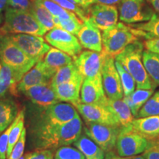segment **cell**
Wrapping results in <instances>:
<instances>
[{
    "mask_svg": "<svg viewBox=\"0 0 159 159\" xmlns=\"http://www.w3.org/2000/svg\"><path fill=\"white\" fill-rule=\"evenodd\" d=\"M8 6V0H0V13L6 10Z\"/></svg>",
    "mask_w": 159,
    "mask_h": 159,
    "instance_id": "obj_48",
    "label": "cell"
},
{
    "mask_svg": "<svg viewBox=\"0 0 159 159\" xmlns=\"http://www.w3.org/2000/svg\"><path fill=\"white\" fill-rule=\"evenodd\" d=\"M45 40L49 44L66 53L73 59L82 52L83 47L75 35L60 27H55L45 34Z\"/></svg>",
    "mask_w": 159,
    "mask_h": 159,
    "instance_id": "obj_10",
    "label": "cell"
},
{
    "mask_svg": "<svg viewBox=\"0 0 159 159\" xmlns=\"http://www.w3.org/2000/svg\"><path fill=\"white\" fill-rule=\"evenodd\" d=\"M147 1L156 12L157 14L159 15V0H147Z\"/></svg>",
    "mask_w": 159,
    "mask_h": 159,
    "instance_id": "obj_46",
    "label": "cell"
},
{
    "mask_svg": "<svg viewBox=\"0 0 159 159\" xmlns=\"http://www.w3.org/2000/svg\"><path fill=\"white\" fill-rule=\"evenodd\" d=\"M80 43L83 48L101 52L102 51V39L100 30L86 19L77 34Z\"/></svg>",
    "mask_w": 159,
    "mask_h": 159,
    "instance_id": "obj_18",
    "label": "cell"
},
{
    "mask_svg": "<svg viewBox=\"0 0 159 159\" xmlns=\"http://www.w3.org/2000/svg\"><path fill=\"white\" fill-rule=\"evenodd\" d=\"M0 61L12 69L17 83L38 62L16 45L8 34L2 33H0Z\"/></svg>",
    "mask_w": 159,
    "mask_h": 159,
    "instance_id": "obj_4",
    "label": "cell"
},
{
    "mask_svg": "<svg viewBox=\"0 0 159 159\" xmlns=\"http://www.w3.org/2000/svg\"><path fill=\"white\" fill-rule=\"evenodd\" d=\"M37 1L39 2L43 7L48 10V11L54 18H57L59 19H67L76 16L75 13L63 8L58 4L54 2L51 0H37Z\"/></svg>",
    "mask_w": 159,
    "mask_h": 159,
    "instance_id": "obj_33",
    "label": "cell"
},
{
    "mask_svg": "<svg viewBox=\"0 0 159 159\" xmlns=\"http://www.w3.org/2000/svg\"><path fill=\"white\" fill-rule=\"evenodd\" d=\"M106 106L116 116L120 127L128 126L134 120V117L132 112L123 99H113L108 98Z\"/></svg>",
    "mask_w": 159,
    "mask_h": 159,
    "instance_id": "obj_24",
    "label": "cell"
},
{
    "mask_svg": "<svg viewBox=\"0 0 159 159\" xmlns=\"http://www.w3.org/2000/svg\"><path fill=\"white\" fill-rule=\"evenodd\" d=\"M115 65H116V69L118 71L119 77H120L124 96H128L135 91V88L136 87V82L133 77L123 68L122 66L118 61H115Z\"/></svg>",
    "mask_w": 159,
    "mask_h": 159,
    "instance_id": "obj_34",
    "label": "cell"
},
{
    "mask_svg": "<svg viewBox=\"0 0 159 159\" xmlns=\"http://www.w3.org/2000/svg\"><path fill=\"white\" fill-rule=\"evenodd\" d=\"M143 63L149 76L157 85H159V53L149 50L143 52Z\"/></svg>",
    "mask_w": 159,
    "mask_h": 159,
    "instance_id": "obj_31",
    "label": "cell"
},
{
    "mask_svg": "<svg viewBox=\"0 0 159 159\" xmlns=\"http://www.w3.org/2000/svg\"><path fill=\"white\" fill-rule=\"evenodd\" d=\"M54 153L52 150L43 149L26 154V159H53Z\"/></svg>",
    "mask_w": 159,
    "mask_h": 159,
    "instance_id": "obj_41",
    "label": "cell"
},
{
    "mask_svg": "<svg viewBox=\"0 0 159 159\" xmlns=\"http://www.w3.org/2000/svg\"><path fill=\"white\" fill-rule=\"evenodd\" d=\"M7 7L30 11L32 1L31 0H8V6Z\"/></svg>",
    "mask_w": 159,
    "mask_h": 159,
    "instance_id": "obj_43",
    "label": "cell"
},
{
    "mask_svg": "<svg viewBox=\"0 0 159 159\" xmlns=\"http://www.w3.org/2000/svg\"><path fill=\"white\" fill-rule=\"evenodd\" d=\"M131 125L150 142L159 141V115L134 119Z\"/></svg>",
    "mask_w": 159,
    "mask_h": 159,
    "instance_id": "obj_21",
    "label": "cell"
},
{
    "mask_svg": "<svg viewBox=\"0 0 159 159\" xmlns=\"http://www.w3.org/2000/svg\"><path fill=\"white\" fill-rule=\"evenodd\" d=\"M102 52L114 57L139 38L133 33L132 28L123 22L102 31Z\"/></svg>",
    "mask_w": 159,
    "mask_h": 159,
    "instance_id": "obj_6",
    "label": "cell"
},
{
    "mask_svg": "<svg viewBox=\"0 0 159 159\" xmlns=\"http://www.w3.org/2000/svg\"><path fill=\"white\" fill-rule=\"evenodd\" d=\"M54 21L56 27H60L75 35H77L83 23L82 20L77 15L67 19H59L54 18Z\"/></svg>",
    "mask_w": 159,
    "mask_h": 159,
    "instance_id": "obj_35",
    "label": "cell"
},
{
    "mask_svg": "<svg viewBox=\"0 0 159 159\" xmlns=\"http://www.w3.org/2000/svg\"><path fill=\"white\" fill-rule=\"evenodd\" d=\"M101 74L103 88L108 98L113 99H122L124 93L120 77L115 65L114 57L105 55Z\"/></svg>",
    "mask_w": 159,
    "mask_h": 159,
    "instance_id": "obj_11",
    "label": "cell"
},
{
    "mask_svg": "<svg viewBox=\"0 0 159 159\" xmlns=\"http://www.w3.org/2000/svg\"><path fill=\"white\" fill-rule=\"evenodd\" d=\"M159 115V91H156L143 105L136 118Z\"/></svg>",
    "mask_w": 159,
    "mask_h": 159,
    "instance_id": "obj_36",
    "label": "cell"
},
{
    "mask_svg": "<svg viewBox=\"0 0 159 159\" xmlns=\"http://www.w3.org/2000/svg\"><path fill=\"white\" fill-rule=\"evenodd\" d=\"M55 74L46 66L42 60H40L17 83L18 92L24 93L35 85L51 83Z\"/></svg>",
    "mask_w": 159,
    "mask_h": 159,
    "instance_id": "obj_17",
    "label": "cell"
},
{
    "mask_svg": "<svg viewBox=\"0 0 159 159\" xmlns=\"http://www.w3.org/2000/svg\"><path fill=\"white\" fill-rule=\"evenodd\" d=\"M53 159H85L77 148L70 146L61 147L57 149Z\"/></svg>",
    "mask_w": 159,
    "mask_h": 159,
    "instance_id": "obj_37",
    "label": "cell"
},
{
    "mask_svg": "<svg viewBox=\"0 0 159 159\" xmlns=\"http://www.w3.org/2000/svg\"><path fill=\"white\" fill-rule=\"evenodd\" d=\"M72 105L87 123H96L120 127L116 116L109 111L106 105L85 104L80 101Z\"/></svg>",
    "mask_w": 159,
    "mask_h": 159,
    "instance_id": "obj_12",
    "label": "cell"
},
{
    "mask_svg": "<svg viewBox=\"0 0 159 159\" xmlns=\"http://www.w3.org/2000/svg\"><path fill=\"white\" fill-rule=\"evenodd\" d=\"M105 54L102 52L85 50L74 58L79 72L85 78H94L101 75Z\"/></svg>",
    "mask_w": 159,
    "mask_h": 159,
    "instance_id": "obj_14",
    "label": "cell"
},
{
    "mask_svg": "<svg viewBox=\"0 0 159 159\" xmlns=\"http://www.w3.org/2000/svg\"><path fill=\"white\" fill-rule=\"evenodd\" d=\"M11 41L28 56L39 61L50 47L41 36L30 34H8Z\"/></svg>",
    "mask_w": 159,
    "mask_h": 159,
    "instance_id": "obj_13",
    "label": "cell"
},
{
    "mask_svg": "<svg viewBox=\"0 0 159 159\" xmlns=\"http://www.w3.org/2000/svg\"><path fill=\"white\" fill-rule=\"evenodd\" d=\"M71 1L72 2L77 4V5L81 6V7H83V5H84L85 0H71Z\"/></svg>",
    "mask_w": 159,
    "mask_h": 159,
    "instance_id": "obj_49",
    "label": "cell"
},
{
    "mask_svg": "<svg viewBox=\"0 0 159 159\" xmlns=\"http://www.w3.org/2000/svg\"><path fill=\"white\" fill-rule=\"evenodd\" d=\"M11 130V125L0 136V159L7 158V146H8V139Z\"/></svg>",
    "mask_w": 159,
    "mask_h": 159,
    "instance_id": "obj_40",
    "label": "cell"
},
{
    "mask_svg": "<svg viewBox=\"0 0 159 159\" xmlns=\"http://www.w3.org/2000/svg\"><path fill=\"white\" fill-rule=\"evenodd\" d=\"M3 21V16L2 15V13H0V25H1V24L2 23Z\"/></svg>",
    "mask_w": 159,
    "mask_h": 159,
    "instance_id": "obj_51",
    "label": "cell"
},
{
    "mask_svg": "<svg viewBox=\"0 0 159 159\" xmlns=\"http://www.w3.org/2000/svg\"><path fill=\"white\" fill-rule=\"evenodd\" d=\"M118 11L119 20L128 25L149 21L155 13L147 0H122Z\"/></svg>",
    "mask_w": 159,
    "mask_h": 159,
    "instance_id": "obj_8",
    "label": "cell"
},
{
    "mask_svg": "<svg viewBox=\"0 0 159 159\" xmlns=\"http://www.w3.org/2000/svg\"><path fill=\"white\" fill-rule=\"evenodd\" d=\"M85 159H104L105 152L86 135L80 136L72 144Z\"/></svg>",
    "mask_w": 159,
    "mask_h": 159,
    "instance_id": "obj_23",
    "label": "cell"
},
{
    "mask_svg": "<svg viewBox=\"0 0 159 159\" xmlns=\"http://www.w3.org/2000/svg\"><path fill=\"white\" fill-rule=\"evenodd\" d=\"M51 1L58 4L63 8L75 13L83 21L88 19V14H87L86 10L83 8L81 6L72 2L71 0H51Z\"/></svg>",
    "mask_w": 159,
    "mask_h": 159,
    "instance_id": "obj_38",
    "label": "cell"
},
{
    "mask_svg": "<svg viewBox=\"0 0 159 159\" xmlns=\"http://www.w3.org/2000/svg\"><path fill=\"white\" fill-rule=\"evenodd\" d=\"M144 48V43L138 40L117 55L115 61H118L133 77L137 89H154L153 81L149 76L143 63Z\"/></svg>",
    "mask_w": 159,
    "mask_h": 159,
    "instance_id": "obj_2",
    "label": "cell"
},
{
    "mask_svg": "<svg viewBox=\"0 0 159 159\" xmlns=\"http://www.w3.org/2000/svg\"><path fill=\"white\" fill-rule=\"evenodd\" d=\"M80 102L85 104L106 105L108 97L103 88L102 75L94 78H85L80 90Z\"/></svg>",
    "mask_w": 159,
    "mask_h": 159,
    "instance_id": "obj_16",
    "label": "cell"
},
{
    "mask_svg": "<svg viewBox=\"0 0 159 159\" xmlns=\"http://www.w3.org/2000/svg\"><path fill=\"white\" fill-rule=\"evenodd\" d=\"M104 159H126V157H122L119 155L117 156L113 151H111V152H107Z\"/></svg>",
    "mask_w": 159,
    "mask_h": 159,
    "instance_id": "obj_47",
    "label": "cell"
},
{
    "mask_svg": "<svg viewBox=\"0 0 159 159\" xmlns=\"http://www.w3.org/2000/svg\"><path fill=\"white\" fill-rule=\"evenodd\" d=\"M83 80L84 77L79 74L70 80L53 87L57 100L59 102H68L71 104L80 102Z\"/></svg>",
    "mask_w": 159,
    "mask_h": 159,
    "instance_id": "obj_19",
    "label": "cell"
},
{
    "mask_svg": "<svg viewBox=\"0 0 159 159\" xmlns=\"http://www.w3.org/2000/svg\"><path fill=\"white\" fill-rule=\"evenodd\" d=\"M145 159H159V141L151 142L148 149L142 153Z\"/></svg>",
    "mask_w": 159,
    "mask_h": 159,
    "instance_id": "obj_42",
    "label": "cell"
},
{
    "mask_svg": "<svg viewBox=\"0 0 159 159\" xmlns=\"http://www.w3.org/2000/svg\"><path fill=\"white\" fill-rule=\"evenodd\" d=\"M77 115V109L71 103L58 102L45 108L36 106L31 111L30 130L63 125Z\"/></svg>",
    "mask_w": 159,
    "mask_h": 159,
    "instance_id": "obj_3",
    "label": "cell"
},
{
    "mask_svg": "<svg viewBox=\"0 0 159 159\" xmlns=\"http://www.w3.org/2000/svg\"><path fill=\"white\" fill-rule=\"evenodd\" d=\"M33 104L45 108L58 102L51 83L37 85L27 89L23 93Z\"/></svg>",
    "mask_w": 159,
    "mask_h": 159,
    "instance_id": "obj_20",
    "label": "cell"
},
{
    "mask_svg": "<svg viewBox=\"0 0 159 159\" xmlns=\"http://www.w3.org/2000/svg\"><path fill=\"white\" fill-rule=\"evenodd\" d=\"M79 74H80V73L79 72L78 69H77L76 65L73 61V62L65 66H63L62 68L59 69L56 71V73L52 78V86L53 88V87L56 86L61 83L67 82V81L74 78Z\"/></svg>",
    "mask_w": 159,
    "mask_h": 159,
    "instance_id": "obj_32",
    "label": "cell"
},
{
    "mask_svg": "<svg viewBox=\"0 0 159 159\" xmlns=\"http://www.w3.org/2000/svg\"><path fill=\"white\" fill-rule=\"evenodd\" d=\"M121 2H122V0H85L83 7L86 10L87 7L91 5H94V4L118 6Z\"/></svg>",
    "mask_w": 159,
    "mask_h": 159,
    "instance_id": "obj_44",
    "label": "cell"
},
{
    "mask_svg": "<svg viewBox=\"0 0 159 159\" xmlns=\"http://www.w3.org/2000/svg\"><path fill=\"white\" fill-rule=\"evenodd\" d=\"M72 57L56 48H51L46 53L42 61L49 70L56 73L59 69L73 62Z\"/></svg>",
    "mask_w": 159,
    "mask_h": 159,
    "instance_id": "obj_25",
    "label": "cell"
},
{
    "mask_svg": "<svg viewBox=\"0 0 159 159\" xmlns=\"http://www.w3.org/2000/svg\"><path fill=\"white\" fill-rule=\"evenodd\" d=\"M120 128L114 125L87 123L84 133L107 153L113 151L116 146Z\"/></svg>",
    "mask_w": 159,
    "mask_h": 159,
    "instance_id": "obj_9",
    "label": "cell"
},
{
    "mask_svg": "<svg viewBox=\"0 0 159 159\" xmlns=\"http://www.w3.org/2000/svg\"><path fill=\"white\" fill-rule=\"evenodd\" d=\"M144 47L147 50L159 53V39L146 40L144 42Z\"/></svg>",
    "mask_w": 159,
    "mask_h": 159,
    "instance_id": "obj_45",
    "label": "cell"
},
{
    "mask_svg": "<svg viewBox=\"0 0 159 159\" xmlns=\"http://www.w3.org/2000/svg\"><path fill=\"white\" fill-rule=\"evenodd\" d=\"M32 7L30 13L34 16L35 19L43 27L46 32H48L56 27L54 21V17L46 7L41 5L37 0H31Z\"/></svg>",
    "mask_w": 159,
    "mask_h": 159,
    "instance_id": "obj_28",
    "label": "cell"
},
{
    "mask_svg": "<svg viewBox=\"0 0 159 159\" xmlns=\"http://www.w3.org/2000/svg\"><path fill=\"white\" fill-rule=\"evenodd\" d=\"M26 139H27V130H26L25 128H24L21 136L18 140L16 144L14 145L11 155L7 159H19L22 156L24 151H25Z\"/></svg>",
    "mask_w": 159,
    "mask_h": 159,
    "instance_id": "obj_39",
    "label": "cell"
},
{
    "mask_svg": "<svg viewBox=\"0 0 159 159\" xmlns=\"http://www.w3.org/2000/svg\"><path fill=\"white\" fill-rule=\"evenodd\" d=\"M25 109L24 108L18 113L16 117L11 124V130L10 132L8 146L7 150V158L11 155L12 150L14 145L21 136V133L25 128Z\"/></svg>",
    "mask_w": 159,
    "mask_h": 159,
    "instance_id": "obj_30",
    "label": "cell"
},
{
    "mask_svg": "<svg viewBox=\"0 0 159 159\" xmlns=\"http://www.w3.org/2000/svg\"><path fill=\"white\" fill-rule=\"evenodd\" d=\"M126 159H145L143 156H139V155H136V156H129L126 157Z\"/></svg>",
    "mask_w": 159,
    "mask_h": 159,
    "instance_id": "obj_50",
    "label": "cell"
},
{
    "mask_svg": "<svg viewBox=\"0 0 159 159\" xmlns=\"http://www.w3.org/2000/svg\"><path fill=\"white\" fill-rule=\"evenodd\" d=\"M86 11L91 22L102 31L118 23L119 11L116 6L94 4L87 7Z\"/></svg>",
    "mask_w": 159,
    "mask_h": 159,
    "instance_id": "obj_15",
    "label": "cell"
},
{
    "mask_svg": "<svg viewBox=\"0 0 159 159\" xmlns=\"http://www.w3.org/2000/svg\"><path fill=\"white\" fill-rule=\"evenodd\" d=\"M7 91L17 95V82L12 69L7 66L2 64L0 71V98L5 96Z\"/></svg>",
    "mask_w": 159,
    "mask_h": 159,
    "instance_id": "obj_29",
    "label": "cell"
},
{
    "mask_svg": "<svg viewBox=\"0 0 159 159\" xmlns=\"http://www.w3.org/2000/svg\"><path fill=\"white\" fill-rule=\"evenodd\" d=\"M150 144V141L135 130L130 124L120 128L115 148L119 156L129 157L143 153Z\"/></svg>",
    "mask_w": 159,
    "mask_h": 159,
    "instance_id": "obj_7",
    "label": "cell"
},
{
    "mask_svg": "<svg viewBox=\"0 0 159 159\" xmlns=\"http://www.w3.org/2000/svg\"><path fill=\"white\" fill-rule=\"evenodd\" d=\"M2 64L1 61H0V71H1V69H2Z\"/></svg>",
    "mask_w": 159,
    "mask_h": 159,
    "instance_id": "obj_53",
    "label": "cell"
},
{
    "mask_svg": "<svg viewBox=\"0 0 159 159\" xmlns=\"http://www.w3.org/2000/svg\"><path fill=\"white\" fill-rule=\"evenodd\" d=\"M18 113L19 108L14 101L10 99H0V133L12 124Z\"/></svg>",
    "mask_w": 159,
    "mask_h": 159,
    "instance_id": "obj_27",
    "label": "cell"
},
{
    "mask_svg": "<svg viewBox=\"0 0 159 159\" xmlns=\"http://www.w3.org/2000/svg\"><path fill=\"white\" fill-rule=\"evenodd\" d=\"M137 37L146 40L159 39V15L155 13L149 21L128 25Z\"/></svg>",
    "mask_w": 159,
    "mask_h": 159,
    "instance_id": "obj_22",
    "label": "cell"
},
{
    "mask_svg": "<svg viewBox=\"0 0 159 159\" xmlns=\"http://www.w3.org/2000/svg\"><path fill=\"white\" fill-rule=\"evenodd\" d=\"M19 159H26V155H25V156H21Z\"/></svg>",
    "mask_w": 159,
    "mask_h": 159,
    "instance_id": "obj_52",
    "label": "cell"
},
{
    "mask_svg": "<svg viewBox=\"0 0 159 159\" xmlns=\"http://www.w3.org/2000/svg\"><path fill=\"white\" fill-rule=\"evenodd\" d=\"M153 93V89H137L128 96L123 97V100L130 108L134 118H136L140 109Z\"/></svg>",
    "mask_w": 159,
    "mask_h": 159,
    "instance_id": "obj_26",
    "label": "cell"
},
{
    "mask_svg": "<svg viewBox=\"0 0 159 159\" xmlns=\"http://www.w3.org/2000/svg\"><path fill=\"white\" fill-rule=\"evenodd\" d=\"M83 123L77 115L63 125L30 130L32 145L36 150H53L72 144L82 134Z\"/></svg>",
    "mask_w": 159,
    "mask_h": 159,
    "instance_id": "obj_1",
    "label": "cell"
},
{
    "mask_svg": "<svg viewBox=\"0 0 159 159\" xmlns=\"http://www.w3.org/2000/svg\"><path fill=\"white\" fill-rule=\"evenodd\" d=\"M4 34H30L42 36L46 32L30 11L7 7L4 24L0 27Z\"/></svg>",
    "mask_w": 159,
    "mask_h": 159,
    "instance_id": "obj_5",
    "label": "cell"
}]
</instances>
